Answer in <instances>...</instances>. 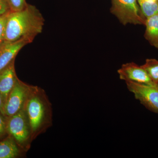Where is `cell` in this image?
<instances>
[{
  "instance_id": "8fae6325",
  "label": "cell",
  "mask_w": 158,
  "mask_h": 158,
  "mask_svg": "<svg viewBox=\"0 0 158 158\" xmlns=\"http://www.w3.org/2000/svg\"><path fill=\"white\" fill-rule=\"evenodd\" d=\"M144 37L154 47L158 49V13L146 19Z\"/></svg>"
},
{
  "instance_id": "5bb4252c",
  "label": "cell",
  "mask_w": 158,
  "mask_h": 158,
  "mask_svg": "<svg viewBox=\"0 0 158 158\" xmlns=\"http://www.w3.org/2000/svg\"><path fill=\"white\" fill-rule=\"evenodd\" d=\"M9 13L0 16V44L4 40L6 20Z\"/></svg>"
},
{
  "instance_id": "7c38bea8",
  "label": "cell",
  "mask_w": 158,
  "mask_h": 158,
  "mask_svg": "<svg viewBox=\"0 0 158 158\" xmlns=\"http://www.w3.org/2000/svg\"><path fill=\"white\" fill-rule=\"evenodd\" d=\"M148 74L152 81L156 85L158 84V60L155 59H148L141 65Z\"/></svg>"
},
{
  "instance_id": "3957f363",
  "label": "cell",
  "mask_w": 158,
  "mask_h": 158,
  "mask_svg": "<svg viewBox=\"0 0 158 158\" xmlns=\"http://www.w3.org/2000/svg\"><path fill=\"white\" fill-rule=\"evenodd\" d=\"M7 132L24 152L30 149L33 141L31 127L24 109L7 117Z\"/></svg>"
},
{
  "instance_id": "ba28073f",
  "label": "cell",
  "mask_w": 158,
  "mask_h": 158,
  "mask_svg": "<svg viewBox=\"0 0 158 158\" xmlns=\"http://www.w3.org/2000/svg\"><path fill=\"white\" fill-rule=\"evenodd\" d=\"M32 42L31 40L25 38L14 41L4 40L0 44V72L15 59L23 48Z\"/></svg>"
},
{
  "instance_id": "e0dca14e",
  "label": "cell",
  "mask_w": 158,
  "mask_h": 158,
  "mask_svg": "<svg viewBox=\"0 0 158 158\" xmlns=\"http://www.w3.org/2000/svg\"><path fill=\"white\" fill-rule=\"evenodd\" d=\"M4 104H3L2 99V96H1V93H0V112L2 113L4 115Z\"/></svg>"
},
{
  "instance_id": "4fadbf2b",
  "label": "cell",
  "mask_w": 158,
  "mask_h": 158,
  "mask_svg": "<svg viewBox=\"0 0 158 158\" xmlns=\"http://www.w3.org/2000/svg\"><path fill=\"white\" fill-rule=\"evenodd\" d=\"M11 12L21 11L27 6L26 0H6Z\"/></svg>"
},
{
  "instance_id": "8992f818",
  "label": "cell",
  "mask_w": 158,
  "mask_h": 158,
  "mask_svg": "<svg viewBox=\"0 0 158 158\" xmlns=\"http://www.w3.org/2000/svg\"><path fill=\"white\" fill-rule=\"evenodd\" d=\"M128 90L148 110L158 114V85L125 82Z\"/></svg>"
},
{
  "instance_id": "2e32d148",
  "label": "cell",
  "mask_w": 158,
  "mask_h": 158,
  "mask_svg": "<svg viewBox=\"0 0 158 158\" xmlns=\"http://www.w3.org/2000/svg\"><path fill=\"white\" fill-rule=\"evenodd\" d=\"M11 12L8 2L6 0H0V16Z\"/></svg>"
},
{
  "instance_id": "7a4b0ae2",
  "label": "cell",
  "mask_w": 158,
  "mask_h": 158,
  "mask_svg": "<svg viewBox=\"0 0 158 158\" xmlns=\"http://www.w3.org/2000/svg\"><path fill=\"white\" fill-rule=\"evenodd\" d=\"M23 109L28 120L33 141L52 125V105L43 89L33 86Z\"/></svg>"
},
{
  "instance_id": "5b68a950",
  "label": "cell",
  "mask_w": 158,
  "mask_h": 158,
  "mask_svg": "<svg viewBox=\"0 0 158 158\" xmlns=\"http://www.w3.org/2000/svg\"><path fill=\"white\" fill-rule=\"evenodd\" d=\"M32 86L18 79L4 105V115L6 118L23 109Z\"/></svg>"
},
{
  "instance_id": "9a60e30c",
  "label": "cell",
  "mask_w": 158,
  "mask_h": 158,
  "mask_svg": "<svg viewBox=\"0 0 158 158\" xmlns=\"http://www.w3.org/2000/svg\"><path fill=\"white\" fill-rule=\"evenodd\" d=\"M7 132V118L0 112V139Z\"/></svg>"
},
{
  "instance_id": "9c48e42d",
  "label": "cell",
  "mask_w": 158,
  "mask_h": 158,
  "mask_svg": "<svg viewBox=\"0 0 158 158\" xmlns=\"http://www.w3.org/2000/svg\"><path fill=\"white\" fill-rule=\"evenodd\" d=\"M18 79L15 68L14 60L0 72V93L4 106Z\"/></svg>"
},
{
  "instance_id": "52a82bcc",
  "label": "cell",
  "mask_w": 158,
  "mask_h": 158,
  "mask_svg": "<svg viewBox=\"0 0 158 158\" xmlns=\"http://www.w3.org/2000/svg\"><path fill=\"white\" fill-rule=\"evenodd\" d=\"M119 78L125 81H131L149 85H156L141 65L131 62L123 64L117 71Z\"/></svg>"
},
{
  "instance_id": "ac0fdd59",
  "label": "cell",
  "mask_w": 158,
  "mask_h": 158,
  "mask_svg": "<svg viewBox=\"0 0 158 158\" xmlns=\"http://www.w3.org/2000/svg\"><path fill=\"white\" fill-rule=\"evenodd\" d=\"M157 85H158V84H157Z\"/></svg>"
},
{
  "instance_id": "6da1fadb",
  "label": "cell",
  "mask_w": 158,
  "mask_h": 158,
  "mask_svg": "<svg viewBox=\"0 0 158 158\" xmlns=\"http://www.w3.org/2000/svg\"><path fill=\"white\" fill-rule=\"evenodd\" d=\"M45 20L35 6L28 4L21 11L9 12L6 20L4 40L14 41L23 38L33 41L42 33Z\"/></svg>"
},
{
  "instance_id": "277c9868",
  "label": "cell",
  "mask_w": 158,
  "mask_h": 158,
  "mask_svg": "<svg viewBox=\"0 0 158 158\" xmlns=\"http://www.w3.org/2000/svg\"><path fill=\"white\" fill-rule=\"evenodd\" d=\"M111 13L123 25L131 24L144 25L146 19L137 0H111Z\"/></svg>"
},
{
  "instance_id": "30bf717a",
  "label": "cell",
  "mask_w": 158,
  "mask_h": 158,
  "mask_svg": "<svg viewBox=\"0 0 158 158\" xmlns=\"http://www.w3.org/2000/svg\"><path fill=\"white\" fill-rule=\"evenodd\" d=\"M22 152H24L11 136L0 141V158H17Z\"/></svg>"
}]
</instances>
